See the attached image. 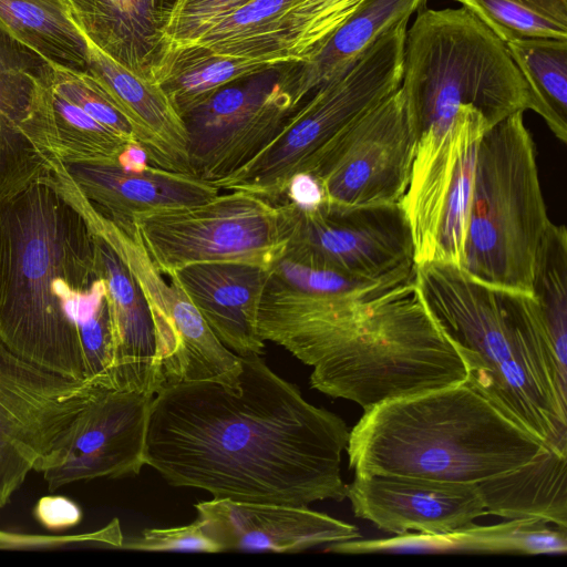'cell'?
I'll return each instance as SVG.
<instances>
[{
	"label": "cell",
	"instance_id": "6da1fadb",
	"mask_svg": "<svg viewBox=\"0 0 567 567\" xmlns=\"http://www.w3.org/2000/svg\"><path fill=\"white\" fill-rule=\"evenodd\" d=\"M239 359L235 385L178 381L156 391L145 465L174 487L215 498L298 506L343 501L346 422L308 402L259 354Z\"/></svg>",
	"mask_w": 567,
	"mask_h": 567
},
{
	"label": "cell",
	"instance_id": "7a4b0ae2",
	"mask_svg": "<svg viewBox=\"0 0 567 567\" xmlns=\"http://www.w3.org/2000/svg\"><path fill=\"white\" fill-rule=\"evenodd\" d=\"M257 329L262 341L313 368V389L364 411L457 385L468 377L414 277L368 296L312 295L269 277Z\"/></svg>",
	"mask_w": 567,
	"mask_h": 567
},
{
	"label": "cell",
	"instance_id": "3957f363",
	"mask_svg": "<svg viewBox=\"0 0 567 567\" xmlns=\"http://www.w3.org/2000/svg\"><path fill=\"white\" fill-rule=\"evenodd\" d=\"M0 341L85 381L84 357L102 358L112 343L95 237L50 174L0 203Z\"/></svg>",
	"mask_w": 567,
	"mask_h": 567
},
{
	"label": "cell",
	"instance_id": "277c9868",
	"mask_svg": "<svg viewBox=\"0 0 567 567\" xmlns=\"http://www.w3.org/2000/svg\"><path fill=\"white\" fill-rule=\"evenodd\" d=\"M414 280L467 382L547 447L567 451V373L533 295L491 287L450 262L415 266Z\"/></svg>",
	"mask_w": 567,
	"mask_h": 567
},
{
	"label": "cell",
	"instance_id": "5b68a950",
	"mask_svg": "<svg viewBox=\"0 0 567 567\" xmlns=\"http://www.w3.org/2000/svg\"><path fill=\"white\" fill-rule=\"evenodd\" d=\"M546 449L466 381L365 410L346 450L357 475L480 483Z\"/></svg>",
	"mask_w": 567,
	"mask_h": 567
},
{
	"label": "cell",
	"instance_id": "8992f818",
	"mask_svg": "<svg viewBox=\"0 0 567 567\" xmlns=\"http://www.w3.org/2000/svg\"><path fill=\"white\" fill-rule=\"evenodd\" d=\"M399 89L416 138L464 107L489 127L529 110L527 85L505 43L463 7L417 13L406 29Z\"/></svg>",
	"mask_w": 567,
	"mask_h": 567
},
{
	"label": "cell",
	"instance_id": "52a82bcc",
	"mask_svg": "<svg viewBox=\"0 0 567 567\" xmlns=\"http://www.w3.org/2000/svg\"><path fill=\"white\" fill-rule=\"evenodd\" d=\"M523 113L491 126L481 138L462 268L491 287L532 295L535 260L550 219Z\"/></svg>",
	"mask_w": 567,
	"mask_h": 567
},
{
	"label": "cell",
	"instance_id": "ba28073f",
	"mask_svg": "<svg viewBox=\"0 0 567 567\" xmlns=\"http://www.w3.org/2000/svg\"><path fill=\"white\" fill-rule=\"evenodd\" d=\"M408 21L393 25L351 66L318 85L262 151L214 184L278 203L295 175L307 174L339 134L400 87Z\"/></svg>",
	"mask_w": 567,
	"mask_h": 567
},
{
	"label": "cell",
	"instance_id": "9c48e42d",
	"mask_svg": "<svg viewBox=\"0 0 567 567\" xmlns=\"http://www.w3.org/2000/svg\"><path fill=\"white\" fill-rule=\"evenodd\" d=\"M132 221L164 276L198 262H237L269 270L285 256L293 204L227 190L195 205L137 213Z\"/></svg>",
	"mask_w": 567,
	"mask_h": 567
},
{
	"label": "cell",
	"instance_id": "30bf717a",
	"mask_svg": "<svg viewBox=\"0 0 567 567\" xmlns=\"http://www.w3.org/2000/svg\"><path fill=\"white\" fill-rule=\"evenodd\" d=\"M52 179L82 214L91 231L116 252L140 285L155 323L161 388L177 381L235 384L239 355L217 339L176 277L168 274L164 279L133 221L115 223L96 210L75 186L65 165L54 169Z\"/></svg>",
	"mask_w": 567,
	"mask_h": 567
},
{
	"label": "cell",
	"instance_id": "8fae6325",
	"mask_svg": "<svg viewBox=\"0 0 567 567\" xmlns=\"http://www.w3.org/2000/svg\"><path fill=\"white\" fill-rule=\"evenodd\" d=\"M489 125L464 107L454 120L417 137L408 188L400 205L410 225L415 266L462 267L477 150Z\"/></svg>",
	"mask_w": 567,
	"mask_h": 567
},
{
	"label": "cell",
	"instance_id": "7c38bea8",
	"mask_svg": "<svg viewBox=\"0 0 567 567\" xmlns=\"http://www.w3.org/2000/svg\"><path fill=\"white\" fill-rule=\"evenodd\" d=\"M301 66L285 61L238 79L184 115L190 173L214 183L262 151L307 99Z\"/></svg>",
	"mask_w": 567,
	"mask_h": 567
},
{
	"label": "cell",
	"instance_id": "4fadbf2b",
	"mask_svg": "<svg viewBox=\"0 0 567 567\" xmlns=\"http://www.w3.org/2000/svg\"><path fill=\"white\" fill-rule=\"evenodd\" d=\"M101 388L44 370L0 341V515L30 472H42Z\"/></svg>",
	"mask_w": 567,
	"mask_h": 567
},
{
	"label": "cell",
	"instance_id": "5bb4252c",
	"mask_svg": "<svg viewBox=\"0 0 567 567\" xmlns=\"http://www.w3.org/2000/svg\"><path fill=\"white\" fill-rule=\"evenodd\" d=\"M293 204V203H292ZM291 262L367 281L404 282L414 277V246L400 205L293 204L285 256Z\"/></svg>",
	"mask_w": 567,
	"mask_h": 567
},
{
	"label": "cell",
	"instance_id": "9a60e30c",
	"mask_svg": "<svg viewBox=\"0 0 567 567\" xmlns=\"http://www.w3.org/2000/svg\"><path fill=\"white\" fill-rule=\"evenodd\" d=\"M416 141L398 89L339 134L307 174L319 183L323 202L396 204L408 188Z\"/></svg>",
	"mask_w": 567,
	"mask_h": 567
},
{
	"label": "cell",
	"instance_id": "2e32d148",
	"mask_svg": "<svg viewBox=\"0 0 567 567\" xmlns=\"http://www.w3.org/2000/svg\"><path fill=\"white\" fill-rule=\"evenodd\" d=\"M154 394L99 389L80 412L51 464L41 473L49 492L96 478L137 475Z\"/></svg>",
	"mask_w": 567,
	"mask_h": 567
},
{
	"label": "cell",
	"instance_id": "e0dca14e",
	"mask_svg": "<svg viewBox=\"0 0 567 567\" xmlns=\"http://www.w3.org/2000/svg\"><path fill=\"white\" fill-rule=\"evenodd\" d=\"M346 498L357 517L395 535L444 534L487 515L477 483L354 474Z\"/></svg>",
	"mask_w": 567,
	"mask_h": 567
},
{
	"label": "cell",
	"instance_id": "ac0fdd59",
	"mask_svg": "<svg viewBox=\"0 0 567 567\" xmlns=\"http://www.w3.org/2000/svg\"><path fill=\"white\" fill-rule=\"evenodd\" d=\"M194 507L221 551L298 553L361 538L357 526L308 506L213 497Z\"/></svg>",
	"mask_w": 567,
	"mask_h": 567
},
{
	"label": "cell",
	"instance_id": "d6986e66",
	"mask_svg": "<svg viewBox=\"0 0 567 567\" xmlns=\"http://www.w3.org/2000/svg\"><path fill=\"white\" fill-rule=\"evenodd\" d=\"M47 61L0 28V203L52 169L32 125L37 81Z\"/></svg>",
	"mask_w": 567,
	"mask_h": 567
},
{
	"label": "cell",
	"instance_id": "ffe728a7",
	"mask_svg": "<svg viewBox=\"0 0 567 567\" xmlns=\"http://www.w3.org/2000/svg\"><path fill=\"white\" fill-rule=\"evenodd\" d=\"M82 34L140 78L155 82L172 49L167 27L177 0H63Z\"/></svg>",
	"mask_w": 567,
	"mask_h": 567
},
{
	"label": "cell",
	"instance_id": "44dd1931",
	"mask_svg": "<svg viewBox=\"0 0 567 567\" xmlns=\"http://www.w3.org/2000/svg\"><path fill=\"white\" fill-rule=\"evenodd\" d=\"M169 274L225 347L240 357L264 353L257 321L269 270L237 262H198Z\"/></svg>",
	"mask_w": 567,
	"mask_h": 567
},
{
	"label": "cell",
	"instance_id": "7402d4cb",
	"mask_svg": "<svg viewBox=\"0 0 567 567\" xmlns=\"http://www.w3.org/2000/svg\"><path fill=\"white\" fill-rule=\"evenodd\" d=\"M94 237L111 318V388L155 394L161 388L158 343L148 302L122 259Z\"/></svg>",
	"mask_w": 567,
	"mask_h": 567
},
{
	"label": "cell",
	"instance_id": "603a6c76",
	"mask_svg": "<svg viewBox=\"0 0 567 567\" xmlns=\"http://www.w3.org/2000/svg\"><path fill=\"white\" fill-rule=\"evenodd\" d=\"M85 40L86 71L99 80L125 115L150 164L192 174L184 120L162 87L134 74Z\"/></svg>",
	"mask_w": 567,
	"mask_h": 567
},
{
	"label": "cell",
	"instance_id": "cb8c5ba5",
	"mask_svg": "<svg viewBox=\"0 0 567 567\" xmlns=\"http://www.w3.org/2000/svg\"><path fill=\"white\" fill-rule=\"evenodd\" d=\"M75 186L91 205L109 219L132 221L135 214L195 205L220 193L213 182L193 174L150 165L130 172L117 164L65 165Z\"/></svg>",
	"mask_w": 567,
	"mask_h": 567
},
{
	"label": "cell",
	"instance_id": "d4e9b609",
	"mask_svg": "<svg viewBox=\"0 0 567 567\" xmlns=\"http://www.w3.org/2000/svg\"><path fill=\"white\" fill-rule=\"evenodd\" d=\"M547 544L544 522L516 518L482 526L471 523L444 534L405 533L391 538L329 544L339 554H506L538 555Z\"/></svg>",
	"mask_w": 567,
	"mask_h": 567
},
{
	"label": "cell",
	"instance_id": "484cf974",
	"mask_svg": "<svg viewBox=\"0 0 567 567\" xmlns=\"http://www.w3.org/2000/svg\"><path fill=\"white\" fill-rule=\"evenodd\" d=\"M487 515L538 518L567 527V452L547 447L532 462L477 483Z\"/></svg>",
	"mask_w": 567,
	"mask_h": 567
},
{
	"label": "cell",
	"instance_id": "4316f807",
	"mask_svg": "<svg viewBox=\"0 0 567 567\" xmlns=\"http://www.w3.org/2000/svg\"><path fill=\"white\" fill-rule=\"evenodd\" d=\"M47 66L48 61L37 81L32 116L50 153L64 165L116 164L131 142L59 95Z\"/></svg>",
	"mask_w": 567,
	"mask_h": 567
},
{
	"label": "cell",
	"instance_id": "83f0119b",
	"mask_svg": "<svg viewBox=\"0 0 567 567\" xmlns=\"http://www.w3.org/2000/svg\"><path fill=\"white\" fill-rule=\"evenodd\" d=\"M281 62L224 54L199 43L173 45L156 83L183 118L225 85Z\"/></svg>",
	"mask_w": 567,
	"mask_h": 567
},
{
	"label": "cell",
	"instance_id": "f1b7e54d",
	"mask_svg": "<svg viewBox=\"0 0 567 567\" xmlns=\"http://www.w3.org/2000/svg\"><path fill=\"white\" fill-rule=\"evenodd\" d=\"M425 0H363L324 45L302 62L301 89L318 85L351 66L383 33L419 10Z\"/></svg>",
	"mask_w": 567,
	"mask_h": 567
},
{
	"label": "cell",
	"instance_id": "f546056e",
	"mask_svg": "<svg viewBox=\"0 0 567 567\" xmlns=\"http://www.w3.org/2000/svg\"><path fill=\"white\" fill-rule=\"evenodd\" d=\"M0 28L45 61L86 71V40L63 0H0Z\"/></svg>",
	"mask_w": 567,
	"mask_h": 567
},
{
	"label": "cell",
	"instance_id": "4dcf8cb0",
	"mask_svg": "<svg viewBox=\"0 0 567 567\" xmlns=\"http://www.w3.org/2000/svg\"><path fill=\"white\" fill-rule=\"evenodd\" d=\"M529 94V110L567 142V41L526 39L504 42Z\"/></svg>",
	"mask_w": 567,
	"mask_h": 567
},
{
	"label": "cell",
	"instance_id": "1f68e13d",
	"mask_svg": "<svg viewBox=\"0 0 567 567\" xmlns=\"http://www.w3.org/2000/svg\"><path fill=\"white\" fill-rule=\"evenodd\" d=\"M363 0H295L264 40L265 53L309 61Z\"/></svg>",
	"mask_w": 567,
	"mask_h": 567
},
{
	"label": "cell",
	"instance_id": "d6a6232c",
	"mask_svg": "<svg viewBox=\"0 0 567 567\" xmlns=\"http://www.w3.org/2000/svg\"><path fill=\"white\" fill-rule=\"evenodd\" d=\"M532 295L558 365L567 373V231L551 220L537 251Z\"/></svg>",
	"mask_w": 567,
	"mask_h": 567
},
{
	"label": "cell",
	"instance_id": "836d02e7",
	"mask_svg": "<svg viewBox=\"0 0 567 567\" xmlns=\"http://www.w3.org/2000/svg\"><path fill=\"white\" fill-rule=\"evenodd\" d=\"M503 42L567 41V0H455Z\"/></svg>",
	"mask_w": 567,
	"mask_h": 567
},
{
	"label": "cell",
	"instance_id": "e575fe53",
	"mask_svg": "<svg viewBox=\"0 0 567 567\" xmlns=\"http://www.w3.org/2000/svg\"><path fill=\"white\" fill-rule=\"evenodd\" d=\"M293 1L251 0L195 43L224 54L255 59L260 42Z\"/></svg>",
	"mask_w": 567,
	"mask_h": 567
},
{
	"label": "cell",
	"instance_id": "d590c367",
	"mask_svg": "<svg viewBox=\"0 0 567 567\" xmlns=\"http://www.w3.org/2000/svg\"><path fill=\"white\" fill-rule=\"evenodd\" d=\"M47 75L50 85L59 95L126 141L137 142L125 115L105 87L89 71L48 62Z\"/></svg>",
	"mask_w": 567,
	"mask_h": 567
},
{
	"label": "cell",
	"instance_id": "8d00e7d4",
	"mask_svg": "<svg viewBox=\"0 0 567 567\" xmlns=\"http://www.w3.org/2000/svg\"><path fill=\"white\" fill-rule=\"evenodd\" d=\"M251 0H177L168 27L173 45L195 43Z\"/></svg>",
	"mask_w": 567,
	"mask_h": 567
},
{
	"label": "cell",
	"instance_id": "74e56055",
	"mask_svg": "<svg viewBox=\"0 0 567 567\" xmlns=\"http://www.w3.org/2000/svg\"><path fill=\"white\" fill-rule=\"evenodd\" d=\"M122 548L143 551H221L220 546L205 533L199 519L185 526L143 530L138 536L124 539Z\"/></svg>",
	"mask_w": 567,
	"mask_h": 567
},
{
	"label": "cell",
	"instance_id": "f35d334b",
	"mask_svg": "<svg viewBox=\"0 0 567 567\" xmlns=\"http://www.w3.org/2000/svg\"><path fill=\"white\" fill-rule=\"evenodd\" d=\"M123 540L117 518L97 530L81 534L44 535L0 530V549L59 548L80 544L122 548Z\"/></svg>",
	"mask_w": 567,
	"mask_h": 567
},
{
	"label": "cell",
	"instance_id": "ab89813d",
	"mask_svg": "<svg viewBox=\"0 0 567 567\" xmlns=\"http://www.w3.org/2000/svg\"><path fill=\"white\" fill-rule=\"evenodd\" d=\"M35 519L48 530L59 532L80 524V506L64 496H43L34 506Z\"/></svg>",
	"mask_w": 567,
	"mask_h": 567
},
{
	"label": "cell",
	"instance_id": "60d3db41",
	"mask_svg": "<svg viewBox=\"0 0 567 567\" xmlns=\"http://www.w3.org/2000/svg\"><path fill=\"white\" fill-rule=\"evenodd\" d=\"M288 200L301 208H313L323 202V194L317 179L306 173L295 175L286 190Z\"/></svg>",
	"mask_w": 567,
	"mask_h": 567
},
{
	"label": "cell",
	"instance_id": "b9f144b4",
	"mask_svg": "<svg viewBox=\"0 0 567 567\" xmlns=\"http://www.w3.org/2000/svg\"><path fill=\"white\" fill-rule=\"evenodd\" d=\"M116 164L130 172H141L151 165L146 151L136 142L127 143L118 155Z\"/></svg>",
	"mask_w": 567,
	"mask_h": 567
}]
</instances>
